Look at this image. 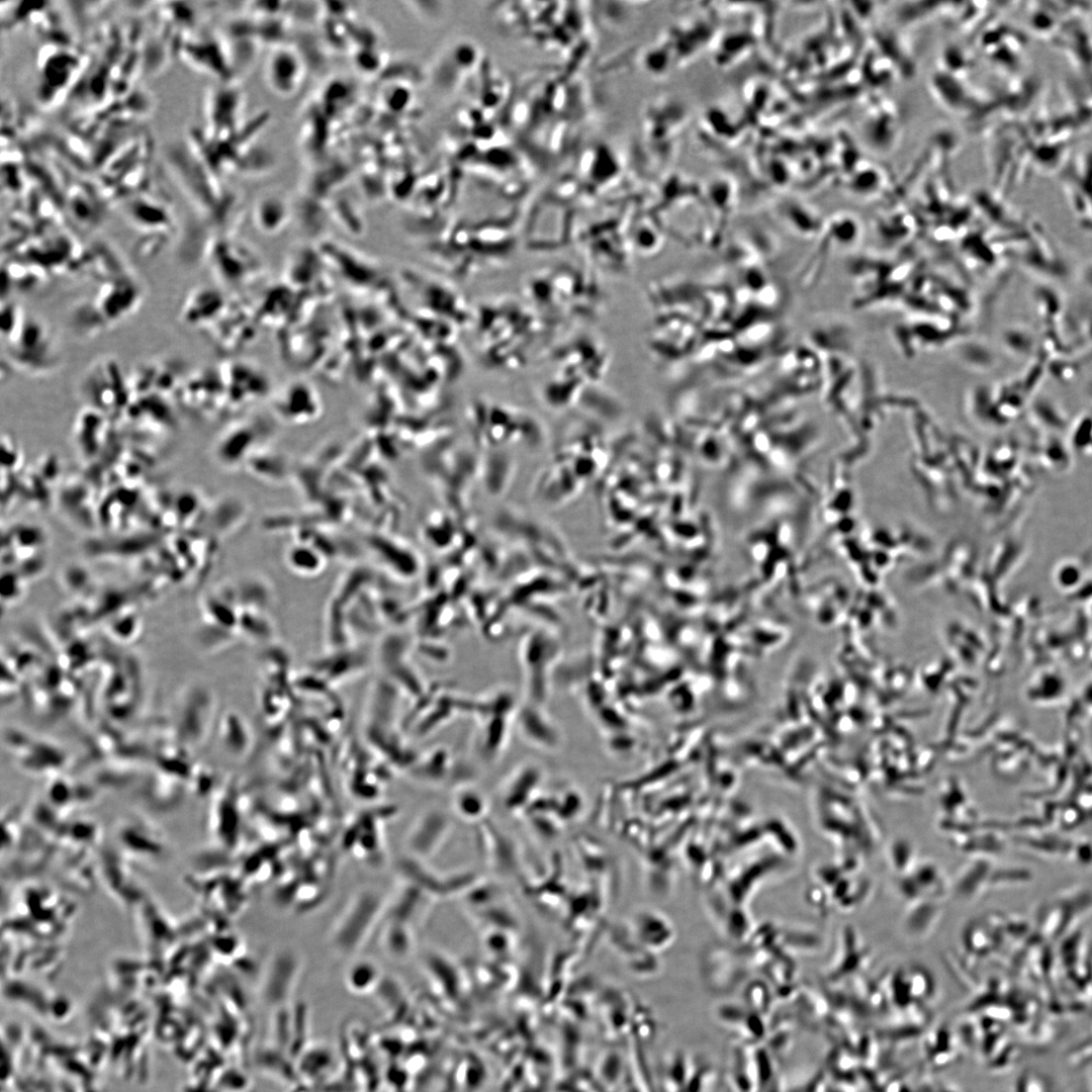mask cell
I'll list each match as a JSON object with an SVG mask.
<instances>
[{
  "mask_svg": "<svg viewBox=\"0 0 1092 1092\" xmlns=\"http://www.w3.org/2000/svg\"><path fill=\"white\" fill-rule=\"evenodd\" d=\"M287 216L288 207L285 201L276 195L262 197L255 208V219L258 225L267 232L282 228Z\"/></svg>",
  "mask_w": 1092,
  "mask_h": 1092,
  "instance_id": "9c48e42d",
  "label": "cell"
},
{
  "mask_svg": "<svg viewBox=\"0 0 1092 1092\" xmlns=\"http://www.w3.org/2000/svg\"><path fill=\"white\" fill-rule=\"evenodd\" d=\"M473 235L474 232L461 229L447 233L431 248V255L457 276L468 277L503 264L514 252L516 241L505 231L476 229Z\"/></svg>",
  "mask_w": 1092,
  "mask_h": 1092,
  "instance_id": "277c9868",
  "label": "cell"
},
{
  "mask_svg": "<svg viewBox=\"0 0 1092 1092\" xmlns=\"http://www.w3.org/2000/svg\"><path fill=\"white\" fill-rule=\"evenodd\" d=\"M387 901L379 889L365 887L355 892L342 908L329 931V943L341 958H353L362 950L380 925Z\"/></svg>",
  "mask_w": 1092,
  "mask_h": 1092,
  "instance_id": "5b68a950",
  "label": "cell"
},
{
  "mask_svg": "<svg viewBox=\"0 0 1092 1092\" xmlns=\"http://www.w3.org/2000/svg\"><path fill=\"white\" fill-rule=\"evenodd\" d=\"M380 979L378 965L369 959H358L350 966L347 975V985L356 992H362L373 988Z\"/></svg>",
  "mask_w": 1092,
  "mask_h": 1092,
  "instance_id": "30bf717a",
  "label": "cell"
},
{
  "mask_svg": "<svg viewBox=\"0 0 1092 1092\" xmlns=\"http://www.w3.org/2000/svg\"><path fill=\"white\" fill-rule=\"evenodd\" d=\"M287 561L290 567L299 573H314L322 567L321 560L316 558L314 550L299 546L289 549Z\"/></svg>",
  "mask_w": 1092,
  "mask_h": 1092,
  "instance_id": "8fae6325",
  "label": "cell"
},
{
  "mask_svg": "<svg viewBox=\"0 0 1092 1092\" xmlns=\"http://www.w3.org/2000/svg\"><path fill=\"white\" fill-rule=\"evenodd\" d=\"M303 968V959L300 953L291 947L276 949L268 958L264 970V988L266 993L279 994L282 990H289Z\"/></svg>",
  "mask_w": 1092,
  "mask_h": 1092,
  "instance_id": "ba28073f",
  "label": "cell"
},
{
  "mask_svg": "<svg viewBox=\"0 0 1092 1092\" xmlns=\"http://www.w3.org/2000/svg\"><path fill=\"white\" fill-rule=\"evenodd\" d=\"M473 318L480 361L495 370L524 366L550 327L528 303L513 299L483 304Z\"/></svg>",
  "mask_w": 1092,
  "mask_h": 1092,
  "instance_id": "6da1fadb",
  "label": "cell"
},
{
  "mask_svg": "<svg viewBox=\"0 0 1092 1092\" xmlns=\"http://www.w3.org/2000/svg\"><path fill=\"white\" fill-rule=\"evenodd\" d=\"M546 364L541 393L549 405L560 407L574 401L586 383L602 378L608 353L601 341L582 335L550 352Z\"/></svg>",
  "mask_w": 1092,
  "mask_h": 1092,
  "instance_id": "3957f363",
  "label": "cell"
},
{
  "mask_svg": "<svg viewBox=\"0 0 1092 1092\" xmlns=\"http://www.w3.org/2000/svg\"><path fill=\"white\" fill-rule=\"evenodd\" d=\"M601 291L589 272L567 263L537 270L524 284L528 304L549 326L594 317L602 306Z\"/></svg>",
  "mask_w": 1092,
  "mask_h": 1092,
  "instance_id": "7a4b0ae2",
  "label": "cell"
},
{
  "mask_svg": "<svg viewBox=\"0 0 1092 1092\" xmlns=\"http://www.w3.org/2000/svg\"><path fill=\"white\" fill-rule=\"evenodd\" d=\"M698 326L693 318L664 313L654 325L649 345L660 360L678 359L696 346L699 336Z\"/></svg>",
  "mask_w": 1092,
  "mask_h": 1092,
  "instance_id": "8992f818",
  "label": "cell"
},
{
  "mask_svg": "<svg viewBox=\"0 0 1092 1092\" xmlns=\"http://www.w3.org/2000/svg\"><path fill=\"white\" fill-rule=\"evenodd\" d=\"M304 62L298 52L288 46H276L265 63V78L269 88L279 96L293 95L304 77Z\"/></svg>",
  "mask_w": 1092,
  "mask_h": 1092,
  "instance_id": "52a82bcc",
  "label": "cell"
}]
</instances>
